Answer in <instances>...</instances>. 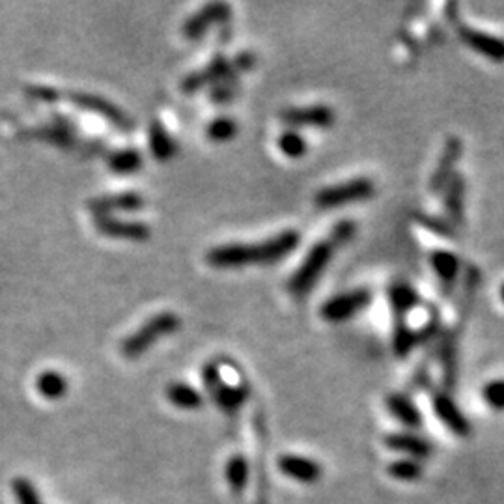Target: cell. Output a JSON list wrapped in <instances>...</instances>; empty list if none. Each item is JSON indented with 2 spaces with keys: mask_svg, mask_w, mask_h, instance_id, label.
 I'll use <instances>...</instances> for the list:
<instances>
[{
  "mask_svg": "<svg viewBox=\"0 0 504 504\" xmlns=\"http://www.w3.org/2000/svg\"><path fill=\"white\" fill-rule=\"evenodd\" d=\"M301 236L296 230H284L280 234L262 243H230L211 248L207 252V264L219 269H238L243 265L275 264L284 260L299 247Z\"/></svg>",
  "mask_w": 504,
  "mask_h": 504,
  "instance_id": "cell-1",
  "label": "cell"
},
{
  "mask_svg": "<svg viewBox=\"0 0 504 504\" xmlns=\"http://www.w3.org/2000/svg\"><path fill=\"white\" fill-rule=\"evenodd\" d=\"M337 245L331 240H325L316 243L313 248L308 250L306 258L301 262L296 273L288 280V292L294 297H305L306 294L313 292V288L323 275L327 265L331 264L335 255Z\"/></svg>",
  "mask_w": 504,
  "mask_h": 504,
  "instance_id": "cell-2",
  "label": "cell"
},
{
  "mask_svg": "<svg viewBox=\"0 0 504 504\" xmlns=\"http://www.w3.org/2000/svg\"><path fill=\"white\" fill-rule=\"evenodd\" d=\"M180 325H182V320L178 314H174V313H161V314L151 316L146 323H142L137 329V331L129 335L122 342L124 357L134 359V357L146 354L155 342L172 333H176Z\"/></svg>",
  "mask_w": 504,
  "mask_h": 504,
  "instance_id": "cell-3",
  "label": "cell"
},
{
  "mask_svg": "<svg viewBox=\"0 0 504 504\" xmlns=\"http://www.w3.org/2000/svg\"><path fill=\"white\" fill-rule=\"evenodd\" d=\"M376 192V185L368 178H355L345 183L325 187L316 192V206L321 209H333L345 204H355L372 199Z\"/></svg>",
  "mask_w": 504,
  "mask_h": 504,
  "instance_id": "cell-4",
  "label": "cell"
},
{
  "mask_svg": "<svg viewBox=\"0 0 504 504\" xmlns=\"http://www.w3.org/2000/svg\"><path fill=\"white\" fill-rule=\"evenodd\" d=\"M372 303V292L370 289H354V292L335 296L329 301L323 303L320 308V314L325 321L331 323H342L355 318L359 313Z\"/></svg>",
  "mask_w": 504,
  "mask_h": 504,
  "instance_id": "cell-5",
  "label": "cell"
},
{
  "mask_svg": "<svg viewBox=\"0 0 504 504\" xmlns=\"http://www.w3.org/2000/svg\"><path fill=\"white\" fill-rule=\"evenodd\" d=\"M69 100L73 102V105H77L79 109H85V110L93 112V114H100L102 118H105L107 122H110L116 127L129 129L133 126V122L129 120V116L120 107H116L109 100L102 98V95L86 93V92H71Z\"/></svg>",
  "mask_w": 504,
  "mask_h": 504,
  "instance_id": "cell-6",
  "label": "cell"
},
{
  "mask_svg": "<svg viewBox=\"0 0 504 504\" xmlns=\"http://www.w3.org/2000/svg\"><path fill=\"white\" fill-rule=\"evenodd\" d=\"M230 19V6L224 3H209L204 8H200L195 15H191L183 23L182 30L183 36L189 40H199L202 37L211 25L224 23Z\"/></svg>",
  "mask_w": 504,
  "mask_h": 504,
  "instance_id": "cell-7",
  "label": "cell"
},
{
  "mask_svg": "<svg viewBox=\"0 0 504 504\" xmlns=\"http://www.w3.org/2000/svg\"><path fill=\"white\" fill-rule=\"evenodd\" d=\"M230 75H234V66H232L228 61H224L223 56H215L204 69H199L195 73L187 75L182 83V90L185 93H195L202 86L223 83L224 79H228Z\"/></svg>",
  "mask_w": 504,
  "mask_h": 504,
  "instance_id": "cell-8",
  "label": "cell"
},
{
  "mask_svg": "<svg viewBox=\"0 0 504 504\" xmlns=\"http://www.w3.org/2000/svg\"><path fill=\"white\" fill-rule=\"evenodd\" d=\"M95 228H98L103 236L116 238V240H127V241H146L150 238V228L139 221H126L114 215L107 217H95Z\"/></svg>",
  "mask_w": 504,
  "mask_h": 504,
  "instance_id": "cell-9",
  "label": "cell"
},
{
  "mask_svg": "<svg viewBox=\"0 0 504 504\" xmlns=\"http://www.w3.org/2000/svg\"><path fill=\"white\" fill-rule=\"evenodd\" d=\"M459 37L475 53L490 58L493 62H504V40H500V37L469 27L459 28Z\"/></svg>",
  "mask_w": 504,
  "mask_h": 504,
  "instance_id": "cell-10",
  "label": "cell"
},
{
  "mask_svg": "<svg viewBox=\"0 0 504 504\" xmlns=\"http://www.w3.org/2000/svg\"><path fill=\"white\" fill-rule=\"evenodd\" d=\"M282 118L286 124L296 126V127H331L335 124V112L325 107V105H314V107H297V109H288Z\"/></svg>",
  "mask_w": 504,
  "mask_h": 504,
  "instance_id": "cell-11",
  "label": "cell"
},
{
  "mask_svg": "<svg viewBox=\"0 0 504 504\" xmlns=\"http://www.w3.org/2000/svg\"><path fill=\"white\" fill-rule=\"evenodd\" d=\"M463 153V144L458 137H451L447 142L443 146V153L437 161V167L432 174V180H430V189L434 192L441 191L444 185L449 183V180L454 176V168L461 158Z\"/></svg>",
  "mask_w": 504,
  "mask_h": 504,
  "instance_id": "cell-12",
  "label": "cell"
},
{
  "mask_svg": "<svg viewBox=\"0 0 504 504\" xmlns=\"http://www.w3.org/2000/svg\"><path fill=\"white\" fill-rule=\"evenodd\" d=\"M142 206H144V199L134 191L116 192V195L100 197L90 202V209L92 213H95V217H107L116 211H137Z\"/></svg>",
  "mask_w": 504,
  "mask_h": 504,
  "instance_id": "cell-13",
  "label": "cell"
},
{
  "mask_svg": "<svg viewBox=\"0 0 504 504\" xmlns=\"http://www.w3.org/2000/svg\"><path fill=\"white\" fill-rule=\"evenodd\" d=\"M434 411L437 419L447 426V428L458 435V437H467L471 434V424L465 419V415L459 411V407L454 403L452 398L447 394H435L434 396Z\"/></svg>",
  "mask_w": 504,
  "mask_h": 504,
  "instance_id": "cell-14",
  "label": "cell"
},
{
  "mask_svg": "<svg viewBox=\"0 0 504 504\" xmlns=\"http://www.w3.org/2000/svg\"><path fill=\"white\" fill-rule=\"evenodd\" d=\"M279 469L301 484H314L320 480L321 476V467L310 458L305 456H294V454H286L279 459Z\"/></svg>",
  "mask_w": 504,
  "mask_h": 504,
  "instance_id": "cell-15",
  "label": "cell"
},
{
  "mask_svg": "<svg viewBox=\"0 0 504 504\" xmlns=\"http://www.w3.org/2000/svg\"><path fill=\"white\" fill-rule=\"evenodd\" d=\"M385 444L394 452L411 456V459L428 458L432 454V444L413 434H391L385 437Z\"/></svg>",
  "mask_w": 504,
  "mask_h": 504,
  "instance_id": "cell-16",
  "label": "cell"
},
{
  "mask_svg": "<svg viewBox=\"0 0 504 504\" xmlns=\"http://www.w3.org/2000/svg\"><path fill=\"white\" fill-rule=\"evenodd\" d=\"M165 394L172 405H176L180 407V410H185V411H195V410H200V407L204 405L202 394L195 389V386L183 383V381L170 383L167 386Z\"/></svg>",
  "mask_w": 504,
  "mask_h": 504,
  "instance_id": "cell-17",
  "label": "cell"
},
{
  "mask_svg": "<svg viewBox=\"0 0 504 504\" xmlns=\"http://www.w3.org/2000/svg\"><path fill=\"white\" fill-rule=\"evenodd\" d=\"M444 189V207H447L452 226L463 223V207H465V182L461 174H454Z\"/></svg>",
  "mask_w": 504,
  "mask_h": 504,
  "instance_id": "cell-18",
  "label": "cell"
},
{
  "mask_svg": "<svg viewBox=\"0 0 504 504\" xmlns=\"http://www.w3.org/2000/svg\"><path fill=\"white\" fill-rule=\"evenodd\" d=\"M389 303L394 313L396 323H403V318L411 313L419 305V296L411 286L407 284H393L389 289Z\"/></svg>",
  "mask_w": 504,
  "mask_h": 504,
  "instance_id": "cell-19",
  "label": "cell"
},
{
  "mask_svg": "<svg viewBox=\"0 0 504 504\" xmlns=\"http://www.w3.org/2000/svg\"><path fill=\"white\" fill-rule=\"evenodd\" d=\"M211 396L224 413L232 415V413H236L240 407L245 403V400L248 396V389L245 385L236 386V385H226L223 381L215 391H211Z\"/></svg>",
  "mask_w": 504,
  "mask_h": 504,
  "instance_id": "cell-20",
  "label": "cell"
},
{
  "mask_svg": "<svg viewBox=\"0 0 504 504\" xmlns=\"http://www.w3.org/2000/svg\"><path fill=\"white\" fill-rule=\"evenodd\" d=\"M386 407L393 413L394 419H398L407 428H420L422 424V417L420 411L417 410V405L402 394H393L386 400Z\"/></svg>",
  "mask_w": 504,
  "mask_h": 504,
  "instance_id": "cell-21",
  "label": "cell"
},
{
  "mask_svg": "<svg viewBox=\"0 0 504 504\" xmlns=\"http://www.w3.org/2000/svg\"><path fill=\"white\" fill-rule=\"evenodd\" d=\"M430 264L435 271L437 279L444 284V286H452L454 280L458 279L459 273V260L456 255L449 250H434L430 256Z\"/></svg>",
  "mask_w": 504,
  "mask_h": 504,
  "instance_id": "cell-22",
  "label": "cell"
},
{
  "mask_svg": "<svg viewBox=\"0 0 504 504\" xmlns=\"http://www.w3.org/2000/svg\"><path fill=\"white\" fill-rule=\"evenodd\" d=\"M150 150L153 153V158L161 161L170 159L178 150L176 141L170 137L167 129L158 120H153L150 126Z\"/></svg>",
  "mask_w": 504,
  "mask_h": 504,
  "instance_id": "cell-23",
  "label": "cell"
},
{
  "mask_svg": "<svg viewBox=\"0 0 504 504\" xmlns=\"http://www.w3.org/2000/svg\"><path fill=\"white\" fill-rule=\"evenodd\" d=\"M68 379L56 370H45L36 379V391L47 400H58L68 393Z\"/></svg>",
  "mask_w": 504,
  "mask_h": 504,
  "instance_id": "cell-24",
  "label": "cell"
},
{
  "mask_svg": "<svg viewBox=\"0 0 504 504\" xmlns=\"http://www.w3.org/2000/svg\"><path fill=\"white\" fill-rule=\"evenodd\" d=\"M224 475H226V482H228L230 490L236 492V493H241V492L247 488L248 476H250L248 461H247L241 454L232 456V458L228 459V463H226Z\"/></svg>",
  "mask_w": 504,
  "mask_h": 504,
  "instance_id": "cell-25",
  "label": "cell"
},
{
  "mask_svg": "<svg viewBox=\"0 0 504 504\" xmlns=\"http://www.w3.org/2000/svg\"><path fill=\"white\" fill-rule=\"evenodd\" d=\"M142 167V155L137 150H120L109 158V168L118 174H133Z\"/></svg>",
  "mask_w": 504,
  "mask_h": 504,
  "instance_id": "cell-26",
  "label": "cell"
},
{
  "mask_svg": "<svg viewBox=\"0 0 504 504\" xmlns=\"http://www.w3.org/2000/svg\"><path fill=\"white\" fill-rule=\"evenodd\" d=\"M279 148L280 151L289 159H301L308 150L306 141L296 131H286L282 133V137L279 139Z\"/></svg>",
  "mask_w": 504,
  "mask_h": 504,
  "instance_id": "cell-27",
  "label": "cell"
},
{
  "mask_svg": "<svg viewBox=\"0 0 504 504\" xmlns=\"http://www.w3.org/2000/svg\"><path fill=\"white\" fill-rule=\"evenodd\" d=\"M389 475L402 482H415L422 476V465L417 459H398L389 465Z\"/></svg>",
  "mask_w": 504,
  "mask_h": 504,
  "instance_id": "cell-28",
  "label": "cell"
},
{
  "mask_svg": "<svg viewBox=\"0 0 504 504\" xmlns=\"http://www.w3.org/2000/svg\"><path fill=\"white\" fill-rule=\"evenodd\" d=\"M236 133H238L236 122L232 118H224V116H221V118H215L207 126V137L213 142L232 141L236 137Z\"/></svg>",
  "mask_w": 504,
  "mask_h": 504,
  "instance_id": "cell-29",
  "label": "cell"
},
{
  "mask_svg": "<svg viewBox=\"0 0 504 504\" xmlns=\"http://www.w3.org/2000/svg\"><path fill=\"white\" fill-rule=\"evenodd\" d=\"M419 342V335L413 329L407 327L405 323H396L394 327V354L400 357H405L410 354Z\"/></svg>",
  "mask_w": 504,
  "mask_h": 504,
  "instance_id": "cell-30",
  "label": "cell"
},
{
  "mask_svg": "<svg viewBox=\"0 0 504 504\" xmlns=\"http://www.w3.org/2000/svg\"><path fill=\"white\" fill-rule=\"evenodd\" d=\"M12 490H13V497L17 504H44L40 493H37L34 484L28 478H23V476L15 478L12 484Z\"/></svg>",
  "mask_w": 504,
  "mask_h": 504,
  "instance_id": "cell-31",
  "label": "cell"
},
{
  "mask_svg": "<svg viewBox=\"0 0 504 504\" xmlns=\"http://www.w3.org/2000/svg\"><path fill=\"white\" fill-rule=\"evenodd\" d=\"M441 362L444 370V381L447 385H454L456 381V372H458V354L454 342H447L441 350Z\"/></svg>",
  "mask_w": 504,
  "mask_h": 504,
  "instance_id": "cell-32",
  "label": "cell"
},
{
  "mask_svg": "<svg viewBox=\"0 0 504 504\" xmlns=\"http://www.w3.org/2000/svg\"><path fill=\"white\" fill-rule=\"evenodd\" d=\"M482 396L488 402L492 410L502 411L504 410V381L502 379L490 381L486 386H484Z\"/></svg>",
  "mask_w": 504,
  "mask_h": 504,
  "instance_id": "cell-33",
  "label": "cell"
},
{
  "mask_svg": "<svg viewBox=\"0 0 504 504\" xmlns=\"http://www.w3.org/2000/svg\"><path fill=\"white\" fill-rule=\"evenodd\" d=\"M354 236H355V223L354 221H342L333 228L329 240H331L337 247H340V245L350 241Z\"/></svg>",
  "mask_w": 504,
  "mask_h": 504,
  "instance_id": "cell-34",
  "label": "cell"
},
{
  "mask_svg": "<svg viewBox=\"0 0 504 504\" xmlns=\"http://www.w3.org/2000/svg\"><path fill=\"white\" fill-rule=\"evenodd\" d=\"M202 379H204V385H206V389L211 393V391H215L217 386L223 383L221 379V368L217 362H209L204 366V370H202Z\"/></svg>",
  "mask_w": 504,
  "mask_h": 504,
  "instance_id": "cell-35",
  "label": "cell"
},
{
  "mask_svg": "<svg viewBox=\"0 0 504 504\" xmlns=\"http://www.w3.org/2000/svg\"><path fill=\"white\" fill-rule=\"evenodd\" d=\"M44 137L58 146H66L71 142V133L68 131V127H58V126H51L47 129H44Z\"/></svg>",
  "mask_w": 504,
  "mask_h": 504,
  "instance_id": "cell-36",
  "label": "cell"
},
{
  "mask_svg": "<svg viewBox=\"0 0 504 504\" xmlns=\"http://www.w3.org/2000/svg\"><path fill=\"white\" fill-rule=\"evenodd\" d=\"M27 93L42 102H54L58 100V95H61L56 88H49V86H28Z\"/></svg>",
  "mask_w": 504,
  "mask_h": 504,
  "instance_id": "cell-37",
  "label": "cell"
},
{
  "mask_svg": "<svg viewBox=\"0 0 504 504\" xmlns=\"http://www.w3.org/2000/svg\"><path fill=\"white\" fill-rule=\"evenodd\" d=\"M420 223L422 226H426L428 230L435 232V234H443V236H451L452 234V224H447V223H443L439 219H434L430 215H426V217H420Z\"/></svg>",
  "mask_w": 504,
  "mask_h": 504,
  "instance_id": "cell-38",
  "label": "cell"
},
{
  "mask_svg": "<svg viewBox=\"0 0 504 504\" xmlns=\"http://www.w3.org/2000/svg\"><path fill=\"white\" fill-rule=\"evenodd\" d=\"M211 98H213V100H217V102H226V100H230V98H232V90H230V86H228V85L219 83V85L215 86V90L211 92Z\"/></svg>",
  "mask_w": 504,
  "mask_h": 504,
  "instance_id": "cell-39",
  "label": "cell"
},
{
  "mask_svg": "<svg viewBox=\"0 0 504 504\" xmlns=\"http://www.w3.org/2000/svg\"><path fill=\"white\" fill-rule=\"evenodd\" d=\"M500 299H502V303H504V284H502V288H500Z\"/></svg>",
  "mask_w": 504,
  "mask_h": 504,
  "instance_id": "cell-40",
  "label": "cell"
}]
</instances>
